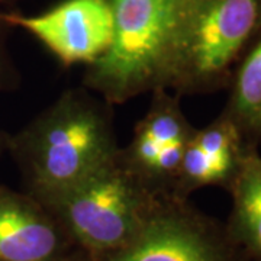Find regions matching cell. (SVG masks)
Masks as SVG:
<instances>
[{
	"label": "cell",
	"instance_id": "cell-1",
	"mask_svg": "<svg viewBox=\"0 0 261 261\" xmlns=\"http://www.w3.org/2000/svg\"><path fill=\"white\" fill-rule=\"evenodd\" d=\"M13 154L41 203L121 157L112 125L96 100L70 90L12 141Z\"/></svg>",
	"mask_w": 261,
	"mask_h": 261
},
{
	"label": "cell",
	"instance_id": "cell-2",
	"mask_svg": "<svg viewBox=\"0 0 261 261\" xmlns=\"http://www.w3.org/2000/svg\"><path fill=\"white\" fill-rule=\"evenodd\" d=\"M261 29V0H177L163 89L206 93L231 83Z\"/></svg>",
	"mask_w": 261,
	"mask_h": 261
},
{
	"label": "cell",
	"instance_id": "cell-3",
	"mask_svg": "<svg viewBox=\"0 0 261 261\" xmlns=\"http://www.w3.org/2000/svg\"><path fill=\"white\" fill-rule=\"evenodd\" d=\"M115 34L86 83L113 103L163 89L177 0H111Z\"/></svg>",
	"mask_w": 261,
	"mask_h": 261
},
{
	"label": "cell",
	"instance_id": "cell-4",
	"mask_svg": "<svg viewBox=\"0 0 261 261\" xmlns=\"http://www.w3.org/2000/svg\"><path fill=\"white\" fill-rule=\"evenodd\" d=\"M144 178L123 161L122 154L45 205L56 212L83 247L112 252L137 233L151 211Z\"/></svg>",
	"mask_w": 261,
	"mask_h": 261
},
{
	"label": "cell",
	"instance_id": "cell-5",
	"mask_svg": "<svg viewBox=\"0 0 261 261\" xmlns=\"http://www.w3.org/2000/svg\"><path fill=\"white\" fill-rule=\"evenodd\" d=\"M235 244L214 225L177 207L152 209L108 261H240Z\"/></svg>",
	"mask_w": 261,
	"mask_h": 261
},
{
	"label": "cell",
	"instance_id": "cell-6",
	"mask_svg": "<svg viewBox=\"0 0 261 261\" xmlns=\"http://www.w3.org/2000/svg\"><path fill=\"white\" fill-rule=\"evenodd\" d=\"M6 23L28 31L65 65L89 64L111 48L115 16L111 0H65L41 15H0Z\"/></svg>",
	"mask_w": 261,
	"mask_h": 261
},
{
	"label": "cell",
	"instance_id": "cell-7",
	"mask_svg": "<svg viewBox=\"0 0 261 261\" xmlns=\"http://www.w3.org/2000/svg\"><path fill=\"white\" fill-rule=\"evenodd\" d=\"M60 247V232L45 211L0 187V261H51Z\"/></svg>",
	"mask_w": 261,
	"mask_h": 261
},
{
	"label": "cell",
	"instance_id": "cell-8",
	"mask_svg": "<svg viewBox=\"0 0 261 261\" xmlns=\"http://www.w3.org/2000/svg\"><path fill=\"white\" fill-rule=\"evenodd\" d=\"M228 189L232 193L228 235L261 261V155L255 147H245Z\"/></svg>",
	"mask_w": 261,
	"mask_h": 261
},
{
	"label": "cell",
	"instance_id": "cell-9",
	"mask_svg": "<svg viewBox=\"0 0 261 261\" xmlns=\"http://www.w3.org/2000/svg\"><path fill=\"white\" fill-rule=\"evenodd\" d=\"M152 106L141 121L125 159L141 173H148L154 160L164 145L187 142L195 129L190 126L177 100L166 94V89H157Z\"/></svg>",
	"mask_w": 261,
	"mask_h": 261
},
{
	"label": "cell",
	"instance_id": "cell-10",
	"mask_svg": "<svg viewBox=\"0 0 261 261\" xmlns=\"http://www.w3.org/2000/svg\"><path fill=\"white\" fill-rule=\"evenodd\" d=\"M232 92L225 113L245 137L261 135V29L233 71Z\"/></svg>",
	"mask_w": 261,
	"mask_h": 261
},
{
	"label": "cell",
	"instance_id": "cell-11",
	"mask_svg": "<svg viewBox=\"0 0 261 261\" xmlns=\"http://www.w3.org/2000/svg\"><path fill=\"white\" fill-rule=\"evenodd\" d=\"M238 163L214 159L200 149L192 138L187 142L177 174L178 185L183 190H193L209 185L229 186Z\"/></svg>",
	"mask_w": 261,
	"mask_h": 261
},
{
	"label": "cell",
	"instance_id": "cell-12",
	"mask_svg": "<svg viewBox=\"0 0 261 261\" xmlns=\"http://www.w3.org/2000/svg\"><path fill=\"white\" fill-rule=\"evenodd\" d=\"M187 142H171L160 149L152 166L149 168L147 178H161L167 176L176 177Z\"/></svg>",
	"mask_w": 261,
	"mask_h": 261
},
{
	"label": "cell",
	"instance_id": "cell-13",
	"mask_svg": "<svg viewBox=\"0 0 261 261\" xmlns=\"http://www.w3.org/2000/svg\"><path fill=\"white\" fill-rule=\"evenodd\" d=\"M0 64H2V58H0Z\"/></svg>",
	"mask_w": 261,
	"mask_h": 261
},
{
	"label": "cell",
	"instance_id": "cell-14",
	"mask_svg": "<svg viewBox=\"0 0 261 261\" xmlns=\"http://www.w3.org/2000/svg\"><path fill=\"white\" fill-rule=\"evenodd\" d=\"M260 138H261V135H260Z\"/></svg>",
	"mask_w": 261,
	"mask_h": 261
},
{
	"label": "cell",
	"instance_id": "cell-15",
	"mask_svg": "<svg viewBox=\"0 0 261 261\" xmlns=\"http://www.w3.org/2000/svg\"><path fill=\"white\" fill-rule=\"evenodd\" d=\"M51 261H53V260H51Z\"/></svg>",
	"mask_w": 261,
	"mask_h": 261
}]
</instances>
